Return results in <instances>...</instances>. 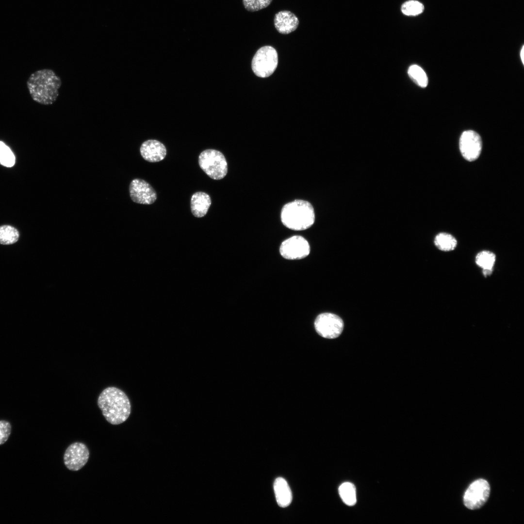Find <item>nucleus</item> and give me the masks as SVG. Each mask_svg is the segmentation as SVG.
Here are the masks:
<instances>
[{
	"label": "nucleus",
	"mask_w": 524,
	"mask_h": 524,
	"mask_svg": "<svg viewBox=\"0 0 524 524\" xmlns=\"http://www.w3.org/2000/svg\"><path fill=\"white\" fill-rule=\"evenodd\" d=\"M61 85V78L50 69H43L33 72L27 82L32 99L38 103L45 105H51L56 100Z\"/></svg>",
	"instance_id": "nucleus-1"
},
{
	"label": "nucleus",
	"mask_w": 524,
	"mask_h": 524,
	"mask_svg": "<svg viewBox=\"0 0 524 524\" xmlns=\"http://www.w3.org/2000/svg\"><path fill=\"white\" fill-rule=\"evenodd\" d=\"M98 405L105 419L114 425L126 421L131 411L128 397L123 391L115 387L102 391L98 397Z\"/></svg>",
	"instance_id": "nucleus-2"
},
{
	"label": "nucleus",
	"mask_w": 524,
	"mask_h": 524,
	"mask_svg": "<svg viewBox=\"0 0 524 524\" xmlns=\"http://www.w3.org/2000/svg\"><path fill=\"white\" fill-rule=\"evenodd\" d=\"M280 219L282 224L289 229L305 230L310 228L314 222V209L309 202L295 199L283 206Z\"/></svg>",
	"instance_id": "nucleus-3"
},
{
	"label": "nucleus",
	"mask_w": 524,
	"mask_h": 524,
	"mask_svg": "<svg viewBox=\"0 0 524 524\" xmlns=\"http://www.w3.org/2000/svg\"><path fill=\"white\" fill-rule=\"evenodd\" d=\"M198 164L201 169L213 180H221L228 173L226 159L217 150L207 149L202 151L198 157Z\"/></svg>",
	"instance_id": "nucleus-4"
},
{
	"label": "nucleus",
	"mask_w": 524,
	"mask_h": 524,
	"mask_svg": "<svg viewBox=\"0 0 524 524\" xmlns=\"http://www.w3.org/2000/svg\"><path fill=\"white\" fill-rule=\"evenodd\" d=\"M278 64V53L273 47L265 46L260 48L252 61V69L254 74L261 78L271 75Z\"/></svg>",
	"instance_id": "nucleus-5"
},
{
	"label": "nucleus",
	"mask_w": 524,
	"mask_h": 524,
	"mask_svg": "<svg viewBox=\"0 0 524 524\" xmlns=\"http://www.w3.org/2000/svg\"><path fill=\"white\" fill-rule=\"evenodd\" d=\"M314 327L317 333L328 339L338 337L344 328V322L339 316L329 312L321 313L316 318Z\"/></svg>",
	"instance_id": "nucleus-6"
},
{
	"label": "nucleus",
	"mask_w": 524,
	"mask_h": 524,
	"mask_svg": "<svg viewBox=\"0 0 524 524\" xmlns=\"http://www.w3.org/2000/svg\"><path fill=\"white\" fill-rule=\"evenodd\" d=\"M490 492L488 482L479 479L473 482L468 488L463 497L464 505L469 509L481 508L488 500Z\"/></svg>",
	"instance_id": "nucleus-7"
},
{
	"label": "nucleus",
	"mask_w": 524,
	"mask_h": 524,
	"mask_svg": "<svg viewBox=\"0 0 524 524\" xmlns=\"http://www.w3.org/2000/svg\"><path fill=\"white\" fill-rule=\"evenodd\" d=\"M279 252L282 257L288 260H300L309 255L310 246L303 237L295 235L282 242Z\"/></svg>",
	"instance_id": "nucleus-8"
},
{
	"label": "nucleus",
	"mask_w": 524,
	"mask_h": 524,
	"mask_svg": "<svg viewBox=\"0 0 524 524\" xmlns=\"http://www.w3.org/2000/svg\"><path fill=\"white\" fill-rule=\"evenodd\" d=\"M89 458V451L86 445L82 442H75L66 449L64 462L68 469L77 471L86 464Z\"/></svg>",
	"instance_id": "nucleus-9"
},
{
	"label": "nucleus",
	"mask_w": 524,
	"mask_h": 524,
	"mask_svg": "<svg viewBox=\"0 0 524 524\" xmlns=\"http://www.w3.org/2000/svg\"><path fill=\"white\" fill-rule=\"evenodd\" d=\"M459 146L463 158L470 162L479 156L482 150V140L480 135L472 130L464 131L459 138Z\"/></svg>",
	"instance_id": "nucleus-10"
},
{
	"label": "nucleus",
	"mask_w": 524,
	"mask_h": 524,
	"mask_svg": "<svg viewBox=\"0 0 524 524\" xmlns=\"http://www.w3.org/2000/svg\"><path fill=\"white\" fill-rule=\"evenodd\" d=\"M130 196L136 203L150 205L157 199V194L153 188L147 181L141 179H134L129 186Z\"/></svg>",
	"instance_id": "nucleus-11"
},
{
	"label": "nucleus",
	"mask_w": 524,
	"mask_h": 524,
	"mask_svg": "<svg viewBox=\"0 0 524 524\" xmlns=\"http://www.w3.org/2000/svg\"><path fill=\"white\" fill-rule=\"evenodd\" d=\"M140 152L144 159L150 163L160 162L166 155L165 146L160 141L154 139L144 142L140 147Z\"/></svg>",
	"instance_id": "nucleus-12"
},
{
	"label": "nucleus",
	"mask_w": 524,
	"mask_h": 524,
	"mask_svg": "<svg viewBox=\"0 0 524 524\" xmlns=\"http://www.w3.org/2000/svg\"><path fill=\"white\" fill-rule=\"evenodd\" d=\"M299 19L292 12L283 10L278 12L274 18V26L278 33L287 34L295 31L299 25Z\"/></svg>",
	"instance_id": "nucleus-13"
},
{
	"label": "nucleus",
	"mask_w": 524,
	"mask_h": 524,
	"mask_svg": "<svg viewBox=\"0 0 524 524\" xmlns=\"http://www.w3.org/2000/svg\"><path fill=\"white\" fill-rule=\"evenodd\" d=\"M210 196L203 192H197L191 196L190 206L193 215L196 217L204 216L211 205Z\"/></svg>",
	"instance_id": "nucleus-14"
},
{
	"label": "nucleus",
	"mask_w": 524,
	"mask_h": 524,
	"mask_svg": "<svg viewBox=\"0 0 524 524\" xmlns=\"http://www.w3.org/2000/svg\"><path fill=\"white\" fill-rule=\"evenodd\" d=\"M274 490L278 505L282 508L288 506L292 500L291 489L287 481L282 477H278L274 483Z\"/></svg>",
	"instance_id": "nucleus-15"
},
{
	"label": "nucleus",
	"mask_w": 524,
	"mask_h": 524,
	"mask_svg": "<svg viewBox=\"0 0 524 524\" xmlns=\"http://www.w3.org/2000/svg\"><path fill=\"white\" fill-rule=\"evenodd\" d=\"M434 242L438 249L444 252L453 250L457 246V240L455 237L445 232L438 233L435 236Z\"/></svg>",
	"instance_id": "nucleus-16"
},
{
	"label": "nucleus",
	"mask_w": 524,
	"mask_h": 524,
	"mask_svg": "<svg viewBox=\"0 0 524 524\" xmlns=\"http://www.w3.org/2000/svg\"><path fill=\"white\" fill-rule=\"evenodd\" d=\"M19 238V232L14 227L9 225L0 226V244L12 245L16 243Z\"/></svg>",
	"instance_id": "nucleus-17"
},
{
	"label": "nucleus",
	"mask_w": 524,
	"mask_h": 524,
	"mask_svg": "<svg viewBox=\"0 0 524 524\" xmlns=\"http://www.w3.org/2000/svg\"><path fill=\"white\" fill-rule=\"evenodd\" d=\"M339 492L343 502L348 506H353L356 502V489L350 482H344L339 488Z\"/></svg>",
	"instance_id": "nucleus-18"
},
{
	"label": "nucleus",
	"mask_w": 524,
	"mask_h": 524,
	"mask_svg": "<svg viewBox=\"0 0 524 524\" xmlns=\"http://www.w3.org/2000/svg\"><path fill=\"white\" fill-rule=\"evenodd\" d=\"M408 75L418 86L424 88L428 84V78L424 70L420 66L413 65L409 66Z\"/></svg>",
	"instance_id": "nucleus-19"
},
{
	"label": "nucleus",
	"mask_w": 524,
	"mask_h": 524,
	"mask_svg": "<svg viewBox=\"0 0 524 524\" xmlns=\"http://www.w3.org/2000/svg\"><path fill=\"white\" fill-rule=\"evenodd\" d=\"M496 260L494 253L489 250H483L477 253L475 262L477 266L484 268H492Z\"/></svg>",
	"instance_id": "nucleus-20"
},
{
	"label": "nucleus",
	"mask_w": 524,
	"mask_h": 524,
	"mask_svg": "<svg viewBox=\"0 0 524 524\" xmlns=\"http://www.w3.org/2000/svg\"><path fill=\"white\" fill-rule=\"evenodd\" d=\"M16 157L9 147L3 142L0 141V164L7 167H11L15 164Z\"/></svg>",
	"instance_id": "nucleus-21"
},
{
	"label": "nucleus",
	"mask_w": 524,
	"mask_h": 524,
	"mask_svg": "<svg viewBox=\"0 0 524 524\" xmlns=\"http://www.w3.org/2000/svg\"><path fill=\"white\" fill-rule=\"evenodd\" d=\"M424 10V5L417 0H410L404 3L401 6L402 12L407 16L418 15Z\"/></svg>",
	"instance_id": "nucleus-22"
},
{
	"label": "nucleus",
	"mask_w": 524,
	"mask_h": 524,
	"mask_svg": "<svg viewBox=\"0 0 524 524\" xmlns=\"http://www.w3.org/2000/svg\"><path fill=\"white\" fill-rule=\"evenodd\" d=\"M273 0H243L245 9L250 12L259 11L267 7Z\"/></svg>",
	"instance_id": "nucleus-23"
},
{
	"label": "nucleus",
	"mask_w": 524,
	"mask_h": 524,
	"mask_svg": "<svg viewBox=\"0 0 524 524\" xmlns=\"http://www.w3.org/2000/svg\"><path fill=\"white\" fill-rule=\"evenodd\" d=\"M11 432V426L7 421H0V445L5 443Z\"/></svg>",
	"instance_id": "nucleus-24"
},
{
	"label": "nucleus",
	"mask_w": 524,
	"mask_h": 524,
	"mask_svg": "<svg viewBox=\"0 0 524 524\" xmlns=\"http://www.w3.org/2000/svg\"><path fill=\"white\" fill-rule=\"evenodd\" d=\"M492 272L493 268L482 269L483 274L485 277L490 276L492 273Z\"/></svg>",
	"instance_id": "nucleus-25"
},
{
	"label": "nucleus",
	"mask_w": 524,
	"mask_h": 524,
	"mask_svg": "<svg viewBox=\"0 0 524 524\" xmlns=\"http://www.w3.org/2000/svg\"><path fill=\"white\" fill-rule=\"evenodd\" d=\"M520 57H521V59L522 63L524 64V46H523V47H522V48L521 49V51H520Z\"/></svg>",
	"instance_id": "nucleus-26"
}]
</instances>
